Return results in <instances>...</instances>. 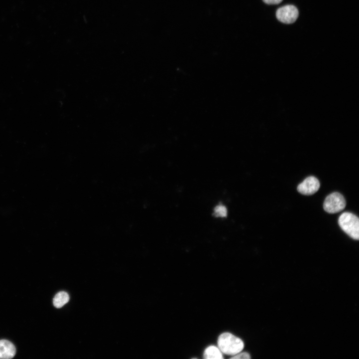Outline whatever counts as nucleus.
<instances>
[{
    "label": "nucleus",
    "mask_w": 359,
    "mask_h": 359,
    "mask_svg": "<svg viewBox=\"0 0 359 359\" xmlns=\"http://www.w3.org/2000/svg\"><path fill=\"white\" fill-rule=\"evenodd\" d=\"M217 345L222 353L232 356L240 353L244 348L243 342L240 338L227 332L219 335Z\"/></svg>",
    "instance_id": "f257e3e1"
},
{
    "label": "nucleus",
    "mask_w": 359,
    "mask_h": 359,
    "mask_svg": "<svg viewBox=\"0 0 359 359\" xmlns=\"http://www.w3.org/2000/svg\"><path fill=\"white\" fill-rule=\"evenodd\" d=\"M339 225L349 236L355 240L359 239V219L352 213L345 212L339 217Z\"/></svg>",
    "instance_id": "f03ea898"
},
{
    "label": "nucleus",
    "mask_w": 359,
    "mask_h": 359,
    "mask_svg": "<svg viewBox=\"0 0 359 359\" xmlns=\"http://www.w3.org/2000/svg\"><path fill=\"white\" fill-rule=\"evenodd\" d=\"M346 200L342 194L338 192L328 195L324 201V210L330 213H335L342 211L345 207Z\"/></svg>",
    "instance_id": "7ed1b4c3"
},
{
    "label": "nucleus",
    "mask_w": 359,
    "mask_h": 359,
    "mask_svg": "<svg viewBox=\"0 0 359 359\" xmlns=\"http://www.w3.org/2000/svg\"><path fill=\"white\" fill-rule=\"evenodd\" d=\"M277 18L281 22L290 24L294 22L299 15L297 8L293 5H286L278 8L276 13Z\"/></svg>",
    "instance_id": "20e7f679"
},
{
    "label": "nucleus",
    "mask_w": 359,
    "mask_h": 359,
    "mask_svg": "<svg viewBox=\"0 0 359 359\" xmlns=\"http://www.w3.org/2000/svg\"><path fill=\"white\" fill-rule=\"evenodd\" d=\"M320 186L319 180L314 177L310 176L298 185L297 190L302 194L312 195L319 190Z\"/></svg>",
    "instance_id": "39448f33"
},
{
    "label": "nucleus",
    "mask_w": 359,
    "mask_h": 359,
    "mask_svg": "<svg viewBox=\"0 0 359 359\" xmlns=\"http://www.w3.org/2000/svg\"><path fill=\"white\" fill-rule=\"evenodd\" d=\"M15 353V348L11 342L5 340H0V359H11Z\"/></svg>",
    "instance_id": "423d86ee"
},
{
    "label": "nucleus",
    "mask_w": 359,
    "mask_h": 359,
    "mask_svg": "<svg viewBox=\"0 0 359 359\" xmlns=\"http://www.w3.org/2000/svg\"><path fill=\"white\" fill-rule=\"evenodd\" d=\"M203 358L206 359L223 358L222 353L218 347L214 346H210L207 347L203 353Z\"/></svg>",
    "instance_id": "0eeeda50"
},
{
    "label": "nucleus",
    "mask_w": 359,
    "mask_h": 359,
    "mask_svg": "<svg viewBox=\"0 0 359 359\" xmlns=\"http://www.w3.org/2000/svg\"><path fill=\"white\" fill-rule=\"evenodd\" d=\"M69 300L68 294L64 291H61L56 294L53 300V305L57 308H60L66 304Z\"/></svg>",
    "instance_id": "6e6552de"
},
{
    "label": "nucleus",
    "mask_w": 359,
    "mask_h": 359,
    "mask_svg": "<svg viewBox=\"0 0 359 359\" xmlns=\"http://www.w3.org/2000/svg\"><path fill=\"white\" fill-rule=\"evenodd\" d=\"M214 213L217 216L223 217L227 215V210L223 205H218L214 208Z\"/></svg>",
    "instance_id": "1a4fd4ad"
},
{
    "label": "nucleus",
    "mask_w": 359,
    "mask_h": 359,
    "mask_svg": "<svg viewBox=\"0 0 359 359\" xmlns=\"http://www.w3.org/2000/svg\"><path fill=\"white\" fill-rule=\"evenodd\" d=\"M250 358H251V357H250V355H249L248 353H246V352H244V353H240H240L237 354L236 355H234V356H233L232 357H231V359H250Z\"/></svg>",
    "instance_id": "9d476101"
},
{
    "label": "nucleus",
    "mask_w": 359,
    "mask_h": 359,
    "mask_svg": "<svg viewBox=\"0 0 359 359\" xmlns=\"http://www.w3.org/2000/svg\"><path fill=\"white\" fill-rule=\"evenodd\" d=\"M283 0H263V1L268 4H276L280 3Z\"/></svg>",
    "instance_id": "9b49d317"
}]
</instances>
